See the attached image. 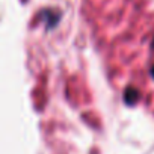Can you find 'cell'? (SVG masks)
I'll return each mask as SVG.
<instances>
[{"instance_id":"1","label":"cell","mask_w":154,"mask_h":154,"mask_svg":"<svg viewBox=\"0 0 154 154\" xmlns=\"http://www.w3.org/2000/svg\"><path fill=\"white\" fill-rule=\"evenodd\" d=\"M152 75H154V68H152Z\"/></svg>"}]
</instances>
